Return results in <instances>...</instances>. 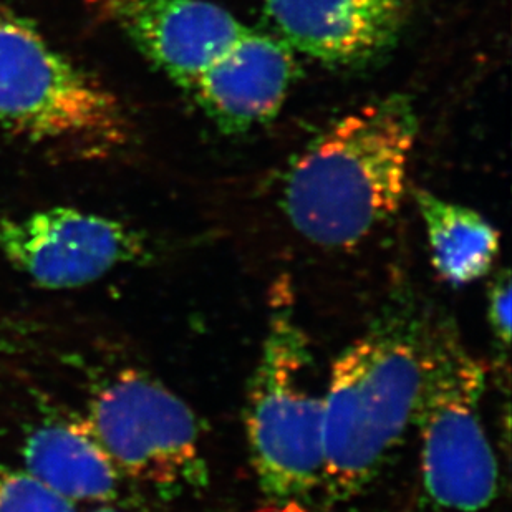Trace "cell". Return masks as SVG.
Returning <instances> with one entry per match:
<instances>
[{
    "instance_id": "1",
    "label": "cell",
    "mask_w": 512,
    "mask_h": 512,
    "mask_svg": "<svg viewBox=\"0 0 512 512\" xmlns=\"http://www.w3.org/2000/svg\"><path fill=\"white\" fill-rule=\"evenodd\" d=\"M416 135L415 112L400 95L343 116L285 173L279 206L290 228L325 251L367 241L400 211Z\"/></svg>"
},
{
    "instance_id": "2",
    "label": "cell",
    "mask_w": 512,
    "mask_h": 512,
    "mask_svg": "<svg viewBox=\"0 0 512 512\" xmlns=\"http://www.w3.org/2000/svg\"><path fill=\"white\" fill-rule=\"evenodd\" d=\"M426 329L410 309H393L335 360L324 392V479L329 501L363 493L415 421Z\"/></svg>"
},
{
    "instance_id": "3",
    "label": "cell",
    "mask_w": 512,
    "mask_h": 512,
    "mask_svg": "<svg viewBox=\"0 0 512 512\" xmlns=\"http://www.w3.org/2000/svg\"><path fill=\"white\" fill-rule=\"evenodd\" d=\"M0 130L54 155L88 161L118 155L133 136L120 100L2 4Z\"/></svg>"
},
{
    "instance_id": "4",
    "label": "cell",
    "mask_w": 512,
    "mask_h": 512,
    "mask_svg": "<svg viewBox=\"0 0 512 512\" xmlns=\"http://www.w3.org/2000/svg\"><path fill=\"white\" fill-rule=\"evenodd\" d=\"M314 382L309 339L289 292L277 290L244 416L252 469L271 503L299 504L322 489L325 400Z\"/></svg>"
},
{
    "instance_id": "5",
    "label": "cell",
    "mask_w": 512,
    "mask_h": 512,
    "mask_svg": "<svg viewBox=\"0 0 512 512\" xmlns=\"http://www.w3.org/2000/svg\"><path fill=\"white\" fill-rule=\"evenodd\" d=\"M486 368L453 325L426 329L425 368L415 421L421 484L436 508L481 512L499 494V464L481 413Z\"/></svg>"
},
{
    "instance_id": "6",
    "label": "cell",
    "mask_w": 512,
    "mask_h": 512,
    "mask_svg": "<svg viewBox=\"0 0 512 512\" xmlns=\"http://www.w3.org/2000/svg\"><path fill=\"white\" fill-rule=\"evenodd\" d=\"M87 421L123 476L166 494L206 488L198 418L148 373H115L90 401Z\"/></svg>"
},
{
    "instance_id": "7",
    "label": "cell",
    "mask_w": 512,
    "mask_h": 512,
    "mask_svg": "<svg viewBox=\"0 0 512 512\" xmlns=\"http://www.w3.org/2000/svg\"><path fill=\"white\" fill-rule=\"evenodd\" d=\"M0 252L30 281L60 290L145 261L150 247L140 231L116 219L58 206L0 219Z\"/></svg>"
},
{
    "instance_id": "8",
    "label": "cell",
    "mask_w": 512,
    "mask_h": 512,
    "mask_svg": "<svg viewBox=\"0 0 512 512\" xmlns=\"http://www.w3.org/2000/svg\"><path fill=\"white\" fill-rule=\"evenodd\" d=\"M158 70L189 90L246 29L209 0H88Z\"/></svg>"
},
{
    "instance_id": "9",
    "label": "cell",
    "mask_w": 512,
    "mask_h": 512,
    "mask_svg": "<svg viewBox=\"0 0 512 512\" xmlns=\"http://www.w3.org/2000/svg\"><path fill=\"white\" fill-rule=\"evenodd\" d=\"M290 49L329 65H357L392 49L411 0H264Z\"/></svg>"
},
{
    "instance_id": "10",
    "label": "cell",
    "mask_w": 512,
    "mask_h": 512,
    "mask_svg": "<svg viewBox=\"0 0 512 512\" xmlns=\"http://www.w3.org/2000/svg\"><path fill=\"white\" fill-rule=\"evenodd\" d=\"M292 49L272 35L244 29L191 92L224 131H246L279 113L294 80Z\"/></svg>"
},
{
    "instance_id": "11",
    "label": "cell",
    "mask_w": 512,
    "mask_h": 512,
    "mask_svg": "<svg viewBox=\"0 0 512 512\" xmlns=\"http://www.w3.org/2000/svg\"><path fill=\"white\" fill-rule=\"evenodd\" d=\"M25 471L72 503H108L118 496L121 474L87 418L47 421L24 443Z\"/></svg>"
},
{
    "instance_id": "12",
    "label": "cell",
    "mask_w": 512,
    "mask_h": 512,
    "mask_svg": "<svg viewBox=\"0 0 512 512\" xmlns=\"http://www.w3.org/2000/svg\"><path fill=\"white\" fill-rule=\"evenodd\" d=\"M415 201L425 224L431 264L446 284L466 287L491 274L501 236L488 219L425 189H416Z\"/></svg>"
},
{
    "instance_id": "13",
    "label": "cell",
    "mask_w": 512,
    "mask_h": 512,
    "mask_svg": "<svg viewBox=\"0 0 512 512\" xmlns=\"http://www.w3.org/2000/svg\"><path fill=\"white\" fill-rule=\"evenodd\" d=\"M0 512H77V508L27 471L0 463Z\"/></svg>"
},
{
    "instance_id": "14",
    "label": "cell",
    "mask_w": 512,
    "mask_h": 512,
    "mask_svg": "<svg viewBox=\"0 0 512 512\" xmlns=\"http://www.w3.org/2000/svg\"><path fill=\"white\" fill-rule=\"evenodd\" d=\"M511 276L508 269L498 271L488 287V324L498 347V357L508 358L511 345Z\"/></svg>"
},
{
    "instance_id": "15",
    "label": "cell",
    "mask_w": 512,
    "mask_h": 512,
    "mask_svg": "<svg viewBox=\"0 0 512 512\" xmlns=\"http://www.w3.org/2000/svg\"><path fill=\"white\" fill-rule=\"evenodd\" d=\"M92 512H121L118 511V509L110 508V506H103V508L95 509V511Z\"/></svg>"
}]
</instances>
